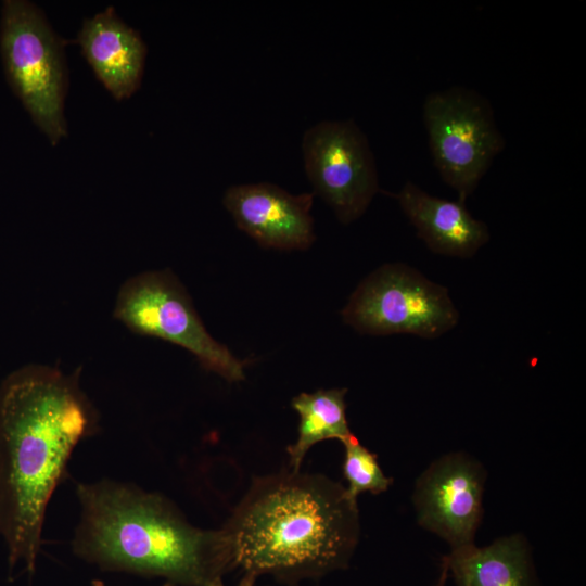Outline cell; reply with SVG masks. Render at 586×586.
<instances>
[{
  "instance_id": "obj_1",
  "label": "cell",
  "mask_w": 586,
  "mask_h": 586,
  "mask_svg": "<svg viewBox=\"0 0 586 586\" xmlns=\"http://www.w3.org/2000/svg\"><path fill=\"white\" fill-rule=\"evenodd\" d=\"M80 372L27 365L0 383V538L10 574L18 563L35 572L50 499L76 446L100 431Z\"/></svg>"
},
{
  "instance_id": "obj_2",
  "label": "cell",
  "mask_w": 586,
  "mask_h": 586,
  "mask_svg": "<svg viewBox=\"0 0 586 586\" xmlns=\"http://www.w3.org/2000/svg\"><path fill=\"white\" fill-rule=\"evenodd\" d=\"M72 550L102 571L163 577L174 586H224L235 569L224 527L192 525L162 494L103 479L77 483Z\"/></svg>"
},
{
  "instance_id": "obj_3",
  "label": "cell",
  "mask_w": 586,
  "mask_h": 586,
  "mask_svg": "<svg viewBox=\"0 0 586 586\" xmlns=\"http://www.w3.org/2000/svg\"><path fill=\"white\" fill-rule=\"evenodd\" d=\"M224 530L235 568L294 583L347 568L360 525L343 485L288 470L255 477Z\"/></svg>"
},
{
  "instance_id": "obj_4",
  "label": "cell",
  "mask_w": 586,
  "mask_h": 586,
  "mask_svg": "<svg viewBox=\"0 0 586 586\" xmlns=\"http://www.w3.org/2000/svg\"><path fill=\"white\" fill-rule=\"evenodd\" d=\"M0 49L8 81L52 145L67 136L64 41L42 11L24 0L2 7Z\"/></svg>"
},
{
  "instance_id": "obj_5",
  "label": "cell",
  "mask_w": 586,
  "mask_h": 586,
  "mask_svg": "<svg viewBox=\"0 0 586 586\" xmlns=\"http://www.w3.org/2000/svg\"><path fill=\"white\" fill-rule=\"evenodd\" d=\"M113 316L136 334L187 349L204 369L229 382L245 378L244 361L206 331L188 292L169 269L129 278L118 291Z\"/></svg>"
},
{
  "instance_id": "obj_6",
  "label": "cell",
  "mask_w": 586,
  "mask_h": 586,
  "mask_svg": "<svg viewBox=\"0 0 586 586\" xmlns=\"http://www.w3.org/2000/svg\"><path fill=\"white\" fill-rule=\"evenodd\" d=\"M422 111L433 163L466 203L505 148L493 106L477 91L457 86L430 93Z\"/></svg>"
},
{
  "instance_id": "obj_7",
  "label": "cell",
  "mask_w": 586,
  "mask_h": 586,
  "mask_svg": "<svg viewBox=\"0 0 586 586\" xmlns=\"http://www.w3.org/2000/svg\"><path fill=\"white\" fill-rule=\"evenodd\" d=\"M342 317L365 334L435 339L457 324L459 313L445 286L407 265L387 264L360 282Z\"/></svg>"
},
{
  "instance_id": "obj_8",
  "label": "cell",
  "mask_w": 586,
  "mask_h": 586,
  "mask_svg": "<svg viewBox=\"0 0 586 586\" xmlns=\"http://www.w3.org/2000/svg\"><path fill=\"white\" fill-rule=\"evenodd\" d=\"M304 167L316 194L349 224L367 209L380 191L373 153L353 119L322 120L302 138Z\"/></svg>"
},
{
  "instance_id": "obj_9",
  "label": "cell",
  "mask_w": 586,
  "mask_h": 586,
  "mask_svg": "<svg viewBox=\"0 0 586 586\" xmlns=\"http://www.w3.org/2000/svg\"><path fill=\"white\" fill-rule=\"evenodd\" d=\"M486 479L483 464L467 453H448L434 460L415 485L417 523L450 549L474 544Z\"/></svg>"
},
{
  "instance_id": "obj_10",
  "label": "cell",
  "mask_w": 586,
  "mask_h": 586,
  "mask_svg": "<svg viewBox=\"0 0 586 586\" xmlns=\"http://www.w3.org/2000/svg\"><path fill=\"white\" fill-rule=\"evenodd\" d=\"M314 194H291L279 186L259 182L229 187L222 202L238 228L260 246L306 250L315 240Z\"/></svg>"
},
{
  "instance_id": "obj_11",
  "label": "cell",
  "mask_w": 586,
  "mask_h": 586,
  "mask_svg": "<svg viewBox=\"0 0 586 586\" xmlns=\"http://www.w3.org/2000/svg\"><path fill=\"white\" fill-rule=\"evenodd\" d=\"M76 41L97 78L115 100L128 99L138 90L146 46L139 33L118 17L113 7L86 18Z\"/></svg>"
},
{
  "instance_id": "obj_12",
  "label": "cell",
  "mask_w": 586,
  "mask_h": 586,
  "mask_svg": "<svg viewBox=\"0 0 586 586\" xmlns=\"http://www.w3.org/2000/svg\"><path fill=\"white\" fill-rule=\"evenodd\" d=\"M394 196L418 237L435 253L470 258L489 240L486 224L475 219L466 203L433 196L411 181Z\"/></svg>"
},
{
  "instance_id": "obj_13",
  "label": "cell",
  "mask_w": 586,
  "mask_h": 586,
  "mask_svg": "<svg viewBox=\"0 0 586 586\" xmlns=\"http://www.w3.org/2000/svg\"><path fill=\"white\" fill-rule=\"evenodd\" d=\"M442 560L456 586H539L530 544L521 533L483 547L451 549Z\"/></svg>"
},
{
  "instance_id": "obj_14",
  "label": "cell",
  "mask_w": 586,
  "mask_h": 586,
  "mask_svg": "<svg viewBox=\"0 0 586 586\" xmlns=\"http://www.w3.org/2000/svg\"><path fill=\"white\" fill-rule=\"evenodd\" d=\"M346 388L318 390L292 399L300 422L297 440L286 449L291 471L300 472L305 455L315 444L326 440L342 443L353 434L346 418Z\"/></svg>"
},
{
  "instance_id": "obj_15",
  "label": "cell",
  "mask_w": 586,
  "mask_h": 586,
  "mask_svg": "<svg viewBox=\"0 0 586 586\" xmlns=\"http://www.w3.org/2000/svg\"><path fill=\"white\" fill-rule=\"evenodd\" d=\"M342 444L344 446L343 475L347 482L345 489L348 496L357 500L358 495L364 492L374 495L386 492L393 479L383 473L377 456L361 445L354 434Z\"/></svg>"
},
{
  "instance_id": "obj_16",
  "label": "cell",
  "mask_w": 586,
  "mask_h": 586,
  "mask_svg": "<svg viewBox=\"0 0 586 586\" xmlns=\"http://www.w3.org/2000/svg\"><path fill=\"white\" fill-rule=\"evenodd\" d=\"M448 576L449 575H448L447 566H446L445 562L442 560L441 572H440L438 578H437L436 583L434 585H432V586H446Z\"/></svg>"
},
{
  "instance_id": "obj_17",
  "label": "cell",
  "mask_w": 586,
  "mask_h": 586,
  "mask_svg": "<svg viewBox=\"0 0 586 586\" xmlns=\"http://www.w3.org/2000/svg\"><path fill=\"white\" fill-rule=\"evenodd\" d=\"M256 576L244 573L235 586H255ZM225 586V585H224Z\"/></svg>"
},
{
  "instance_id": "obj_18",
  "label": "cell",
  "mask_w": 586,
  "mask_h": 586,
  "mask_svg": "<svg viewBox=\"0 0 586 586\" xmlns=\"http://www.w3.org/2000/svg\"><path fill=\"white\" fill-rule=\"evenodd\" d=\"M91 586H105V585H104L103 582L100 581V579H93L92 583H91ZM162 586H174V585L170 584V583H165V584L162 585Z\"/></svg>"
}]
</instances>
